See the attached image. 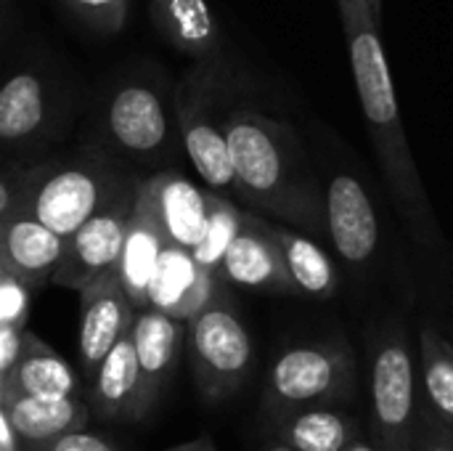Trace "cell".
Here are the masks:
<instances>
[{
    "label": "cell",
    "instance_id": "obj_1",
    "mask_svg": "<svg viewBox=\"0 0 453 451\" xmlns=\"http://www.w3.org/2000/svg\"><path fill=\"white\" fill-rule=\"evenodd\" d=\"M337 5L366 133L393 194V202L414 242L425 250H441L443 231L438 226L433 202L427 197L411 144L406 138L393 72L380 40V21L374 19L366 0H337Z\"/></svg>",
    "mask_w": 453,
    "mask_h": 451
},
{
    "label": "cell",
    "instance_id": "obj_2",
    "mask_svg": "<svg viewBox=\"0 0 453 451\" xmlns=\"http://www.w3.org/2000/svg\"><path fill=\"white\" fill-rule=\"evenodd\" d=\"M223 133L234 167V197L252 213L326 239L324 186L297 130L260 109L231 106L223 114Z\"/></svg>",
    "mask_w": 453,
    "mask_h": 451
},
{
    "label": "cell",
    "instance_id": "obj_3",
    "mask_svg": "<svg viewBox=\"0 0 453 451\" xmlns=\"http://www.w3.org/2000/svg\"><path fill=\"white\" fill-rule=\"evenodd\" d=\"M98 130L104 144H96L122 162L170 170L180 149L175 122V90L151 66L114 77L98 101Z\"/></svg>",
    "mask_w": 453,
    "mask_h": 451
},
{
    "label": "cell",
    "instance_id": "obj_4",
    "mask_svg": "<svg viewBox=\"0 0 453 451\" xmlns=\"http://www.w3.org/2000/svg\"><path fill=\"white\" fill-rule=\"evenodd\" d=\"M135 178L127 162L90 144L64 159L32 167L27 213L61 239H69Z\"/></svg>",
    "mask_w": 453,
    "mask_h": 451
},
{
    "label": "cell",
    "instance_id": "obj_5",
    "mask_svg": "<svg viewBox=\"0 0 453 451\" xmlns=\"http://www.w3.org/2000/svg\"><path fill=\"white\" fill-rule=\"evenodd\" d=\"M358 393L356 354L345 340L287 348L271 367L263 409L268 420L297 409L350 407Z\"/></svg>",
    "mask_w": 453,
    "mask_h": 451
},
{
    "label": "cell",
    "instance_id": "obj_6",
    "mask_svg": "<svg viewBox=\"0 0 453 451\" xmlns=\"http://www.w3.org/2000/svg\"><path fill=\"white\" fill-rule=\"evenodd\" d=\"M236 72L231 58L194 64L175 88V122L180 149L202 178L204 189L218 197H231L234 167L223 133V117L215 114L218 98L234 85Z\"/></svg>",
    "mask_w": 453,
    "mask_h": 451
},
{
    "label": "cell",
    "instance_id": "obj_7",
    "mask_svg": "<svg viewBox=\"0 0 453 451\" xmlns=\"http://www.w3.org/2000/svg\"><path fill=\"white\" fill-rule=\"evenodd\" d=\"M369 364L374 449L414 451L422 391L409 335L398 322H388L377 330L369 346Z\"/></svg>",
    "mask_w": 453,
    "mask_h": 451
},
{
    "label": "cell",
    "instance_id": "obj_8",
    "mask_svg": "<svg viewBox=\"0 0 453 451\" xmlns=\"http://www.w3.org/2000/svg\"><path fill=\"white\" fill-rule=\"evenodd\" d=\"M186 343L196 385L207 401H223L242 391L252 369L255 348L220 279L210 300L186 322Z\"/></svg>",
    "mask_w": 453,
    "mask_h": 451
},
{
    "label": "cell",
    "instance_id": "obj_9",
    "mask_svg": "<svg viewBox=\"0 0 453 451\" xmlns=\"http://www.w3.org/2000/svg\"><path fill=\"white\" fill-rule=\"evenodd\" d=\"M143 175L127 183L111 202H106L90 221H85L64 247V258L53 274V284L69 290H85L93 279L117 268L130 218L138 202Z\"/></svg>",
    "mask_w": 453,
    "mask_h": 451
},
{
    "label": "cell",
    "instance_id": "obj_10",
    "mask_svg": "<svg viewBox=\"0 0 453 451\" xmlns=\"http://www.w3.org/2000/svg\"><path fill=\"white\" fill-rule=\"evenodd\" d=\"M326 202V239L337 258L356 274L374 266L380 253V218L364 181L350 170L340 167L324 186Z\"/></svg>",
    "mask_w": 453,
    "mask_h": 451
},
{
    "label": "cell",
    "instance_id": "obj_11",
    "mask_svg": "<svg viewBox=\"0 0 453 451\" xmlns=\"http://www.w3.org/2000/svg\"><path fill=\"white\" fill-rule=\"evenodd\" d=\"M64 114L58 77L42 66H24L0 85V146L42 144Z\"/></svg>",
    "mask_w": 453,
    "mask_h": 451
},
{
    "label": "cell",
    "instance_id": "obj_12",
    "mask_svg": "<svg viewBox=\"0 0 453 451\" xmlns=\"http://www.w3.org/2000/svg\"><path fill=\"white\" fill-rule=\"evenodd\" d=\"M218 279L223 284L252 292L297 295L287 274L281 247L273 234V223L255 213H242L239 231L223 255Z\"/></svg>",
    "mask_w": 453,
    "mask_h": 451
},
{
    "label": "cell",
    "instance_id": "obj_13",
    "mask_svg": "<svg viewBox=\"0 0 453 451\" xmlns=\"http://www.w3.org/2000/svg\"><path fill=\"white\" fill-rule=\"evenodd\" d=\"M80 364L85 377H96L109 351L130 332L135 308L117 282L114 271L101 274L80 290Z\"/></svg>",
    "mask_w": 453,
    "mask_h": 451
},
{
    "label": "cell",
    "instance_id": "obj_14",
    "mask_svg": "<svg viewBox=\"0 0 453 451\" xmlns=\"http://www.w3.org/2000/svg\"><path fill=\"white\" fill-rule=\"evenodd\" d=\"M130 340L138 362V420L154 407L159 393L165 391L183 340H186V322L170 319L154 308L135 311Z\"/></svg>",
    "mask_w": 453,
    "mask_h": 451
},
{
    "label": "cell",
    "instance_id": "obj_15",
    "mask_svg": "<svg viewBox=\"0 0 453 451\" xmlns=\"http://www.w3.org/2000/svg\"><path fill=\"white\" fill-rule=\"evenodd\" d=\"M143 186L154 205V215L159 221L165 239L191 253L202 242L212 191L196 186L178 170L143 175Z\"/></svg>",
    "mask_w": 453,
    "mask_h": 451
},
{
    "label": "cell",
    "instance_id": "obj_16",
    "mask_svg": "<svg viewBox=\"0 0 453 451\" xmlns=\"http://www.w3.org/2000/svg\"><path fill=\"white\" fill-rule=\"evenodd\" d=\"M64 247L66 239L53 234L29 213H16L0 223V271L24 287L50 282L64 258Z\"/></svg>",
    "mask_w": 453,
    "mask_h": 451
},
{
    "label": "cell",
    "instance_id": "obj_17",
    "mask_svg": "<svg viewBox=\"0 0 453 451\" xmlns=\"http://www.w3.org/2000/svg\"><path fill=\"white\" fill-rule=\"evenodd\" d=\"M157 32L194 64L226 61V40L207 0H149Z\"/></svg>",
    "mask_w": 453,
    "mask_h": 451
},
{
    "label": "cell",
    "instance_id": "obj_18",
    "mask_svg": "<svg viewBox=\"0 0 453 451\" xmlns=\"http://www.w3.org/2000/svg\"><path fill=\"white\" fill-rule=\"evenodd\" d=\"M165 245H170V242L165 239V234L159 229L154 205L141 181L130 229H127V237H125V245H122V253H119V260L114 268L117 282L125 290V295L135 311L149 308V290H151V279H154V271H157Z\"/></svg>",
    "mask_w": 453,
    "mask_h": 451
},
{
    "label": "cell",
    "instance_id": "obj_19",
    "mask_svg": "<svg viewBox=\"0 0 453 451\" xmlns=\"http://www.w3.org/2000/svg\"><path fill=\"white\" fill-rule=\"evenodd\" d=\"M218 284V276L207 274L188 250L165 245L151 290H149V308L178 319L188 322L212 295Z\"/></svg>",
    "mask_w": 453,
    "mask_h": 451
},
{
    "label": "cell",
    "instance_id": "obj_20",
    "mask_svg": "<svg viewBox=\"0 0 453 451\" xmlns=\"http://www.w3.org/2000/svg\"><path fill=\"white\" fill-rule=\"evenodd\" d=\"M0 396L69 399L77 396V380L72 367L53 348L21 330L16 356L0 380Z\"/></svg>",
    "mask_w": 453,
    "mask_h": 451
},
{
    "label": "cell",
    "instance_id": "obj_21",
    "mask_svg": "<svg viewBox=\"0 0 453 451\" xmlns=\"http://www.w3.org/2000/svg\"><path fill=\"white\" fill-rule=\"evenodd\" d=\"M271 436L292 451H348L361 441V423L345 407L297 409L273 417Z\"/></svg>",
    "mask_w": 453,
    "mask_h": 451
},
{
    "label": "cell",
    "instance_id": "obj_22",
    "mask_svg": "<svg viewBox=\"0 0 453 451\" xmlns=\"http://www.w3.org/2000/svg\"><path fill=\"white\" fill-rule=\"evenodd\" d=\"M0 409L19 444H42L66 433L85 431L88 407L82 399L0 396Z\"/></svg>",
    "mask_w": 453,
    "mask_h": 451
},
{
    "label": "cell",
    "instance_id": "obj_23",
    "mask_svg": "<svg viewBox=\"0 0 453 451\" xmlns=\"http://www.w3.org/2000/svg\"><path fill=\"white\" fill-rule=\"evenodd\" d=\"M90 407L101 420H138V362L130 332L101 362L90 383Z\"/></svg>",
    "mask_w": 453,
    "mask_h": 451
},
{
    "label": "cell",
    "instance_id": "obj_24",
    "mask_svg": "<svg viewBox=\"0 0 453 451\" xmlns=\"http://www.w3.org/2000/svg\"><path fill=\"white\" fill-rule=\"evenodd\" d=\"M273 234L281 247V258L295 284V292L313 300L332 298L340 287V271L332 255L313 237L289 226L273 223Z\"/></svg>",
    "mask_w": 453,
    "mask_h": 451
},
{
    "label": "cell",
    "instance_id": "obj_25",
    "mask_svg": "<svg viewBox=\"0 0 453 451\" xmlns=\"http://www.w3.org/2000/svg\"><path fill=\"white\" fill-rule=\"evenodd\" d=\"M419 391L422 404L449 428H453V346L449 338L425 324L419 330Z\"/></svg>",
    "mask_w": 453,
    "mask_h": 451
},
{
    "label": "cell",
    "instance_id": "obj_26",
    "mask_svg": "<svg viewBox=\"0 0 453 451\" xmlns=\"http://www.w3.org/2000/svg\"><path fill=\"white\" fill-rule=\"evenodd\" d=\"M242 213L244 210H239L234 205V199L212 194V199H210V215H207V226H204L202 242L191 250L194 260L207 274L218 276V268L223 263V255H226L228 245L234 242L236 231H239Z\"/></svg>",
    "mask_w": 453,
    "mask_h": 451
},
{
    "label": "cell",
    "instance_id": "obj_27",
    "mask_svg": "<svg viewBox=\"0 0 453 451\" xmlns=\"http://www.w3.org/2000/svg\"><path fill=\"white\" fill-rule=\"evenodd\" d=\"M69 19L101 37H114L127 24L130 0H61Z\"/></svg>",
    "mask_w": 453,
    "mask_h": 451
},
{
    "label": "cell",
    "instance_id": "obj_28",
    "mask_svg": "<svg viewBox=\"0 0 453 451\" xmlns=\"http://www.w3.org/2000/svg\"><path fill=\"white\" fill-rule=\"evenodd\" d=\"M29 173H32V167L0 173V223L16 213H27Z\"/></svg>",
    "mask_w": 453,
    "mask_h": 451
},
{
    "label": "cell",
    "instance_id": "obj_29",
    "mask_svg": "<svg viewBox=\"0 0 453 451\" xmlns=\"http://www.w3.org/2000/svg\"><path fill=\"white\" fill-rule=\"evenodd\" d=\"M16 451H119L111 441L88 433V431H77V433H66L42 444H16Z\"/></svg>",
    "mask_w": 453,
    "mask_h": 451
},
{
    "label": "cell",
    "instance_id": "obj_30",
    "mask_svg": "<svg viewBox=\"0 0 453 451\" xmlns=\"http://www.w3.org/2000/svg\"><path fill=\"white\" fill-rule=\"evenodd\" d=\"M414 451H453V428L441 423L425 404L417 425Z\"/></svg>",
    "mask_w": 453,
    "mask_h": 451
},
{
    "label": "cell",
    "instance_id": "obj_31",
    "mask_svg": "<svg viewBox=\"0 0 453 451\" xmlns=\"http://www.w3.org/2000/svg\"><path fill=\"white\" fill-rule=\"evenodd\" d=\"M27 314V287L0 271V327H19Z\"/></svg>",
    "mask_w": 453,
    "mask_h": 451
},
{
    "label": "cell",
    "instance_id": "obj_32",
    "mask_svg": "<svg viewBox=\"0 0 453 451\" xmlns=\"http://www.w3.org/2000/svg\"><path fill=\"white\" fill-rule=\"evenodd\" d=\"M16 444L19 441H16V436H13V431H11V425L0 409V451H16Z\"/></svg>",
    "mask_w": 453,
    "mask_h": 451
},
{
    "label": "cell",
    "instance_id": "obj_33",
    "mask_svg": "<svg viewBox=\"0 0 453 451\" xmlns=\"http://www.w3.org/2000/svg\"><path fill=\"white\" fill-rule=\"evenodd\" d=\"M257 451H292V449H289L287 444H281V441H279L276 436H271V433H268V439H265V441L260 444V449H257Z\"/></svg>",
    "mask_w": 453,
    "mask_h": 451
},
{
    "label": "cell",
    "instance_id": "obj_34",
    "mask_svg": "<svg viewBox=\"0 0 453 451\" xmlns=\"http://www.w3.org/2000/svg\"><path fill=\"white\" fill-rule=\"evenodd\" d=\"M167 451H212V447H207V444H186V447H175V449Z\"/></svg>",
    "mask_w": 453,
    "mask_h": 451
},
{
    "label": "cell",
    "instance_id": "obj_35",
    "mask_svg": "<svg viewBox=\"0 0 453 451\" xmlns=\"http://www.w3.org/2000/svg\"><path fill=\"white\" fill-rule=\"evenodd\" d=\"M366 3H369V8H372L374 19L380 21V19H382V0H366Z\"/></svg>",
    "mask_w": 453,
    "mask_h": 451
},
{
    "label": "cell",
    "instance_id": "obj_36",
    "mask_svg": "<svg viewBox=\"0 0 453 451\" xmlns=\"http://www.w3.org/2000/svg\"><path fill=\"white\" fill-rule=\"evenodd\" d=\"M348 451H377V449H369V447H364V444L358 441V444H356L353 449H348Z\"/></svg>",
    "mask_w": 453,
    "mask_h": 451
},
{
    "label": "cell",
    "instance_id": "obj_37",
    "mask_svg": "<svg viewBox=\"0 0 453 451\" xmlns=\"http://www.w3.org/2000/svg\"><path fill=\"white\" fill-rule=\"evenodd\" d=\"M0 8H3V0H0ZM0 19H3V13H0Z\"/></svg>",
    "mask_w": 453,
    "mask_h": 451
}]
</instances>
